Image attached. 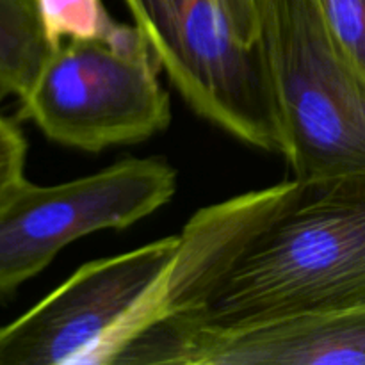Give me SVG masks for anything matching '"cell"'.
<instances>
[{
  "instance_id": "7a4b0ae2",
  "label": "cell",
  "mask_w": 365,
  "mask_h": 365,
  "mask_svg": "<svg viewBox=\"0 0 365 365\" xmlns=\"http://www.w3.org/2000/svg\"><path fill=\"white\" fill-rule=\"evenodd\" d=\"M187 106L232 138L284 153L259 0H123Z\"/></svg>"
},
{
  "instance_id": "8fae6325",
  "label": "cell",
  "mask_w": 365,
  "mask_h": 365,
  "mask_svg": "<svg viewBox=\"0 0 365 365\" xmlns=\"http://www.w3.org/2000/svg\"><path fill=\"white\" fill-rule=\"evenodd\" d=\"M27 141L14 121L0 114V207L25 180Z\"/></svg>"
},
{
  "instance_id": "8992f818",
  "label": "cell",
  "mask_w": 365,
  "mask_h": 365,
  "mask_svg": "<svg viewBox=\"0 0 365 365\" xmlns=\"http://www.w3.org/2000/svg\"><path fill=\"white\" fill-rule=\"evenodd\" d=\"M177 191V171L159 157L123 159L56 185L25 178L0 207V298L50 266L71 242L152 216Z\"/></svg>"
},
{
  "instance_id": "30bf717a",
  "label": "cell",
  "mask_w": 365,
  "mask_h": 365,
  "mask_svg": "<svg viewBox=\"0 0 365 365\" xmlns=\"http://www.w3.org/2000/svg\"><path fill=\"white\" fill-rule=\"evenodd\" d=\"M331 38L365 78V0H316Z\"/></svg>"
},
{
  "instance_id": "5b68a950",
  "label": "cell",
  "mask_w": 365,
  "mask_h": 365,
  "mask_svg": "<svg viewBox=\"0 0 365 365\" xmlns=\"http://www.w3.org/2000/svg\"><path fill=\"white\" fill-rule=\"evenodd\" d=\"M159 63L138 25L116 21L106 39L57 46L25 98L21 120L82 152L135 145L171 123Z\"/></svg>"
},
{
  "instance_id": "277c9868",
  "label": "cell",
  "mask_w": 365,
  "mask_h": 365,
  "mask_svg": "<svg viewBox=\"0 0 365 365\" xmlns=\"http://www.w3.org/2000/svg\"><path fill=\"white\" fill-rule=\"evenodd\" d=\"M178 235L93 260L0 327V365H120L160 319Z\"/></svg>"
},
{
  "instance_id": "6da1fadb",
  "label": "cell",
  "mask_w": 365,
  "mask_h": 365,
  "mask_svg": "<svg viewBox=\"0 0 365 365\" xmlns=\"http://www.w3.org/2000/svg\"><path fill=\"white\" fill-rule=\"evenodd\" d=\"M359 309H365V173H351L284 182L198 309L168 323L230 330Z\"/></svg>"
},
{
  "instance_id": "9c48e42d",
  "label": "cell",
  "mask_w": 365,
  "mask_h": 365,
  "mask_svg": "<svg viewBox=\"0 0 365 365\" xmlns=\"http://www.w3.org/2000/svg\"><path fill=\"white\" fill-rule=\"evenodd\" d=\"M36 4L53 48L66 41L106 39L116 25L102 0H36Z\"/></svg>"
},
{
  "instance_id": "ba28073f",
  "label": "cell",
  "mask_w": 365,
  "mask_h": 365,
  "mask_svg": "<svg viewBox=\"0 0 365 365\" xmlns=\"http://www.w3.org/2000/svg\"><path fill=\"white\" fill-rule=\"evenodd\" d=\"M36 0H0V93L25 98L52 56Z\"/></svg>"
},
{
  "instance_id": "52a82bcc",
  "label": "cell",
  "mask_w": 365,
  "mask_h": 365,
  "mask_svg": "<svg viewBox=\"0 0 365 365\" xmlns=\"http://www.w3.org/2000/svg\"><path fill=\"white\" fill-rule=\"evenodd\" d=\"M120 365H365V309L230 330L159 323Z\"/></svg>"
},
{
  "instance_id": "3957f363",
  "label": "cell",
  "mask_w": 365,
  "mask_h": 365,
  "mask_svg": "<svg viewBox=\"0 0 365 365\" xmlns=\"http://www.w3.org/2000/svg\"><path fill=\"white\" fill-rule=\"evenodd\" d=\"M260 39L294 178L365 173V78L316 0H259Z\"/></svg>"
}]
</instances>
